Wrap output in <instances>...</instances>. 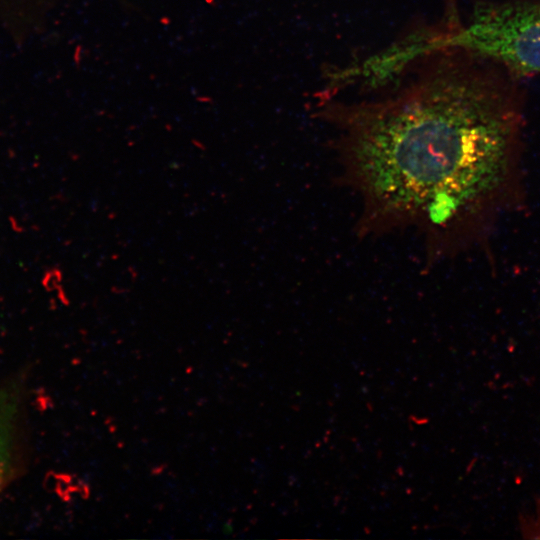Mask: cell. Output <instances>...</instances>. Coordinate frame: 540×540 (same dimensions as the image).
I'll list each match as a JSON object with an SVG mask.
<instances>
[{
    "label": "cell",
    "mask_w": 540,
    "mask_h": 540,
    "mask_svg": "<svg viewBox=\"0 0 540 540\" xmlns=\"http://www.w3.org/2000/svg\"><path fill=\"white\" fill-rule=\"evenodd\" d=\"M456 48L418 55L361 97L322 94L359 236L414 230L429 261L481 243L519 203L522 114L491 70Z\"/></svg>",
    "instance_id": "6da1fadb"
},
{
    "label": "cell",
    "mask_w": 540,
    "mask_h": 540,
    "mask_svg": "<svg viewBox=\"0 0 540 540\" xmlns=\"http://www.w3.org/2000/svg\"><path fill=\"white\" fill-rule=\"evenodd\" d=\"M438 46L461 49L516 72L540 73V4L480 5L465 26L439 34Z\"/></svg>",
    "instance_id": "7a4b0ae2"
},
{
    "label": "cell",
    "mask_w": 540,
    "mask_h": 540,
    "mask_svg": "<svg viewBox=\"0 0 540 540\" xmlns=\"http://www.w3.org/2000/svg\"><path fill=\"white\" fill-rule=\"evenodd\" d=\"M16 415L17 402L14 396L0 391V485L11 467Z\"/></svg>",
    "instance_id": "3957f363"
},
{
    "label": "cell",
    "mask_w": 540,
    "mask_h": 540,
    "mask_svg": "<svg viewBox=\"0 0 540 540\" xmlns=\"http://www.w3.org/2000/svg\"><path fill=\"white\" fill-rule=\"evenodd\" d=\"M519 528L523 537L540 539V489L532 507L520 516Z\"/></svg>",
    "instance_id": "277c9868"
}]
</instances>
